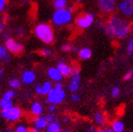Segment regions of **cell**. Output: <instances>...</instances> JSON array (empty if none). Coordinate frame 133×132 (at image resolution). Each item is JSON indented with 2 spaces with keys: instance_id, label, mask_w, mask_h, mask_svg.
Wrapping results in <instances>:
<instances>
[{
  "instance_id": "obj_1",
  "label": "cell",
  "mask_w": 133,
  "mask_h": 132,
  "mask_svg": "<svg viewBox=\"0 0 133 132\" xmlns=\"http://www.w3.org/2000/svg\"><path fill=\"white\" fill-rule=\"evenodd\" d=\"M104 30L111 38L123 39L129 33V24L128 21L120 16L112 14L108 19L106 25H104Z\"/></svg>"
},
{
  "instance_id": "obj_2",
  "label": "cell",
  "mask_w": 133,
  "mask_h": 132,
  "mask_svg": "<svg viewBox=\"0 0 133 132\" xmlns=\"http://www.w3.org/2000/svg\"><path fill=\"white\" fill-rule=\"evenodd\" d=\"M34 32L38 39L46 44H51L54 42L53 29L48 24H39L38 25H36Z\"/></svg>"
},
{
  "instance_id": "obj_3",
  "label": "cell",
  "mask_w": 133,
  "mask_h": 132,
  "mask_svg": "<svg viewBox=\"0 0 133 132\" xmlns=\"http://www.w3.org/2000/svg\"><path fill=\"white\" fill-rule=\"evenodd\" d=\"M72 19V13L68 10H57L53 14L52 20L57 25H62L69 23Z\"/></svg>"
},
{
  "instance_id": "obj_4",
  "label": "cell",
  "mask_w": 133,
  "mask_h": 132,
  "mask_svg": "<svg viewBox=\"0 0 133 132\" xmlns=\"http://www.w3.org/2000/svg\"><path fill=\"white\" fill-rule=\"evenodd\" d=\"M116 8L124 17L133 18V0H119Z\"/></svg>"
},
{
  "instance_id": "obj_5",
  "label": "cell",
  "mask_w": 133,
  "mask_h": 132,
  "mask_svg": "<svg viewBox=\"0 0 133 132\" xmlns=\"http://www.w3.org/2000/svg\"><path fill=\"white\" fill-rule=\"evenodd\" d=\"M1 116L5 120L9 121V122H16L20 119L22 115H23V111L20 108L18 107H11L8 109H4L1 110Z\"/></svg>"
},
{
  "instance_id": "obj_6",
  "label": "cell",
  "mask_w": 133,
  "mask_h": 132,
  "mask_svg": "<svg viewBox=\"0 0 133 132\" xmlns=\"http://www.w3.org/2000/svg\"><path fill=\"white\" fill-rule=\"evenodd\" d=\"M65 96H66V94L62 89L52 88V90L47 94V102L51 105L61 104L64 100Z\"/></svg>"
},
{
  "instance_id": "obj_7",
  "label": "cell",
  "mask_w": 133,
  "mask_h": 132,
  "mask_svg": "<svg viewBox=\"0 0 133 132\" xmlns=\"http://www.w3.org/2000/svg\"><path fill=\"white\" fill-rule=\"evenodd\" d=\"M94 22H95V16L92 15V13H80L79 15L76 18V25L80 29L89 28L92 25Z\"/></svg>"
},
{
  "instance_id": "obj_8",
  "label": "cell",
  "mask_w": 133,
  "mask_h": 132,
  "mask_svg": "<svg viewBox=\"0 0 133 132\" xmlns=\"http://www.w3.org/2000/svg\"><path fill=\"white\" fill-rule=\"evenodd\" d=\"M5 45H6V49H8L10 52H11L13 54H20L24 50L23 44L18 43V42H16L15 40H13L11 38H9L6 40Z\"/></svg>"
},
{
  "instance_id": "obj_9",
  "label": "cell",
  "mask_w": 133,
  "mask_h": 132,
  "mask_svg": "<svg viewBox=\"0 0 133 132\" xmlns=\"http://www.w3.org/2000/svg\"><path fill=\"white\" fill-rule=\"evenodd\" d=\"M101 11L104 13H111L116 8V0H97Z\"/></svg>"
},
{
  "instance_id": "obj_10",
  "label": "cell",
  "mask_w": 133,
  "mask_h": 132,
  "mask_svg": "<svg viewBox=\"0 0 133 132\" xmlns=\"http://www.w3.org/2000/svg\"><path fill=\"white\" fill-rule=\"evenodd\" d=\"M80 83V74H79V68L76 67L73 69V74H72V79L69 84V90L72 93H76L79 88Z\"/></svg>"
},
{
  "instance_id": "obj_11",
  "label": "cell",
  "mask_w": 133,
  "mask_h": 132,
  "mask_svg": "<svg viewBox=\"0 0 133 132\" xmlns=\"http://www.w3.org/2000/svg\"><path fill=\"white\" fill-rule=\"evenodd\" d=\"M57 69L59 70V72L61 73V75L62 76H70L73 74V68L67 63H65L64 61H62V60L59 61Z\"/></svg>"
},
{
  "instance_id": "obj_12",
  "label": "cell",
  "mask_w": 133,
  "mask_h": 132,
  "mask_svg": "<svg viewBox=\"0 0 133 132\" xmlns=\"http://www.w3.org/2000/svg\"><path fill=\"white\" fill-rule=\"evenodd\" d=\"M33 124L34 127L39 129L41 131L42 129H44L46 128L47 124H48V121L46 119L45 116H43V115H39V116H36L33 120Z\"/></svg>"
},
{
  "instance_id": "obj_13",
  "label": "cell",
  "mask_w": 133,
  "mask_h": 132,
  "mask_svg": "<svg viewBox=\"0 0 133 132\" xmlns=\"http://www.w3.org/2000/svg\"><path fill=\"white\" fill-rule=\"evenodd\" d=\"M52 90V83L50 81H45L43 85H37L35 87V91L38 94L44 95L48 94V93Z\"/></svg>"
},
{
  "instance_id": "obj_14",
  "label": "cell",
  "mask_w": 133,
  "mask_h": 132,
  "mask_svg": "<svg viewBox=\"0 0 133 132\" xmlns=\"http://www.w3.org/2000/svg\"><path fill=\"white\" fill-rule=\"evenodd\" d=\"M36 79V75L34 72L32 71H25L22 75V82L25 84H31L35 81Z\"/></svg>"
},
{
  "instance_id": "obj_15",
  "label": "cell",
  "mask_w": 133,
  "mask_h": 132,
  "mask_svg": "<svg viewBox=\"0 0 133 132\" xmlns=\"http://www.w3.org/2000/svg\"><path fill=\"white\" fill-rule=\"evenodd\" d=\"M47 75L52 80L54 81L59 82L62 79V76L61 75V73L59 72V70L57 68H54V67H51L47 70Z\"/></svg>"
},
{
  "instance_id": "obj_16",
  "label": "cell",
  "mask_w": 133,
  "mask_h": 132,
  "mask_svg": "<svg viewBox=\"0 0 133 132\" xmlns=\"http://www.w3.org/2000/svg\"><path fill=\"white\" fill-rule=\"evenodd\" d=\"M30 111H31V113L33 115H35V116L42 115V113L44 111L43 105H42L40 102H34V103H32V105H31Z\"/></svg>"
},
{
  "instance_id": "obj_17",
  "label": "cell",
  "mask_w": 133,
  "mask_h": 132,
  "mask_svg": "<svg viewBox=\"0 0 133 132\" xmlns=\"http://www.w3.org/2000/svg\"><path fill=\"white\" fill-rule=\"evenodd\" d=\"M45 129H46V132H61L62 127H61L59 121H57V122L48 123Z\"/></svg>"
},
{
  "instance_id": "obj_18",
  "label": "cell",
  "mask_w": 133,
  "mask_h": 132,
  "mask_svg": "<svg viewBox=\"0 0 133 132\" xmlns=\"http://www.w3.org/2000/svg\"><path fill=\"white\" fill-rule=\"evenodd\" d=\"M111 130L112 132H123L125 129V126H124V123L120 120H116L112 123L111 124Z\"/></svg>"
},
{
  "instance_id": "obj_19",
  "label": "cell",
  "mask_w": 133,
  "mask_h": 132,
  "mask_svg": "<svg viewBox=\"0 0 133 132\" xmlns=\"http://www.w3.org/2000/svg\"><path fill=\"white\" fill-rule=\"evenodd\" d=\"M13 107V103L11 100H7V99H0V109L1 110H4V109H8L10 108Z\"/></svg>"
},
{
  "instance_id": "obj_20",
  "label": "cell",
  "mask_w": 133,
  "mask_h": 132,
  "mask_svg": "<svg viewBox=\"0 0 133 132\" xmlns=\"http://www.w3.org/2000/svg\"><path fill=\"white\" fill-rule=\"evenodd\" d=\"M78 55H79V58L82 60H88L92 56V51L89 48H82L78 52Z\"/></svg>"
},
{
  "instance_id": "obj_21",
  "label": "cell",
  "mask_w": 133,
  "mask_h": 132,
  "mask_svg": "<svg viewBox=\"0 0 133 132\" xmlns=\"http://www.w3.org/2000/svg\"><path fill=\"white\" fill-rule=\"evenodd\" d=\"M67 5V0H55L54 1V7L57 10H63Z\"/></svg>"
},
{
  "instance_id": "obj_22",
  "label": "cell",
  "mask_w": 133,
  "mask_h": 132,
  "mask_svg": "<svg viewBox=\"0 0 133 132\" xmlns=\"http://www.w3.org/2000/svg\"><path fill=\"white\" fill-rule=\"evenodd\" d=\"M9 84H10V86L12 88V89H19L21 86V82L19 79L17 78H11L10 79V81H9Z\"/></svg>"
},
{
  "instance_id": "obj_23",
  "label": "cell",
  "mask_w": 133,
  "mask_h": 132,
  "mask_svg": "<svg viewBox=\"0 0 133 132\" xmlns=\"http://www.w3.org/2000/svg\"><path fill=\"white\" fill-rule=\"evenodd\" d=\"M95 122L98 124V126H101V124H104V116H103L102 113L100 112H96L95 114Z\"/></svg>"
},
{
  "instance_id": "obj_24",
  "label": "cell",
  "mask_w": 133,
  "mask_h": 132,
  "mask_svg": "<svg viewBox=\"0 0 133 132\" xmlns=\"http://www.w3.org/2000/svg\"><path fill=\"white\" fill-rule=\"evenodd\" d=\"M62 50L63 52H72V51H78V49L74 47V46L70 44V43H66L62 46Z\"/></svg>"
},
{
  "instance_id": "obj_25",
  "label": "cell",
  "mask_w": 133,
  "mask_h": 132,
  "mask_svg": "<svg viewBox=\"0 0 133 132\" xmlns=\"http://www.w3.org/2000/svg\"><path fill=\"white\" fill-rule=\"evenodd\" d=\"M15 96V93L13 90H10V91H7L3 95V98L7 99V100H11L13 97Z\"/></svg>"
},
{
  "instance_id": "obj_26",
  "label": "cell",
  "mask_w": 133,
  "mask_h": 132,
  "mask_svg": "<svg viewBox=\"0 0 133 132\" xmlns=\"http://www.w3.org/2000/svg\"><path fill=\"white\" fill-rule=\"evenodd\" d=\"M8 57V52L6 49L5 46H3L2 44H0V60H5Z\"/></svg>"
},
{
  "instance_id": "obj_27",
  "label": "cell",
  "mask_w": 133,
  "mask_h": 132,
  "mask_svg": "<svg viewBox=\"0 0 133 132\" xmlns=\"http://www.w3.org/2000/svg\"><path fill=\"white\" fill-rule=\"evenodd\" d=\"M127 53L128 56L133 55V38H131L128 42V47H127Z\"/></svg>"
},
{
  "instance_id": "obj_28",
  "label": "cell",
  "mask_w": 133,
  "mask_h": 132,
  "mask_svg": "<svg viewBox=\"0 0 133 132\" xmlns=\"http://www.w3.org/2000/svg\"><path fill=\"white\" fill-rule=\"evenodd\" d=\"M39 54L43 57H49L51 56V50L50 49H47V48H44V49H41V50L39 51Z\"/></svg>"
},
{
  "instance_id": "obj_29",
  "label": "cell",
  "mask_w": 133,
  "mask_h": 132,
  "mask_svg": "<svg viewBox=\"0 0 133 132\" xmlns=\"http://www.w3.org/2000/svg\"><path fill=\"white\" fill-rule=\"evenodd\" d=\"M14 132H28V128L23 124H20V126H17L14 129Z\"/></svg>"
},
{
  "instance_id": "obj_30",
  "label": "cell",
  "mask_w": 133,
  "mask_h": 132,
  "mask_svg": "<svg viewBox=\"0 0 133 132\" xmlns=\"http://www.w3.org/2000/svg\"><path fill=\"white\" fill-rule=\"evenodd\" d=\"M46 117V119L48 121V123H53V122H57L58 121V118L56 117V115L54 114V113H49Z\"/></svg>"
},
{
  "instance_id": "obj_31",
  "label": "cell",
  "mask_w": 133,
  "mask_h": 132,
  "mask_svg": "<svg viewBox=\"0 0 133 132\" xmlns=\"http://www.w3.org/2000/svg\"><path fill=\"white\" fill-rule=\"evenodd\" d=\"M120 94V89L118 88V87H115V88H113L112 91H111V95L112 97H117Z\"/></svg>"
},
{
  "instance_id": "obj_32",
  "label": "cell",
  "mask_w": 133,
  "mask_h": 132,
  "mask_svg": "<svg viewBox=\"0 0 133 132\" xmlns=\"http://www.w3.org/2000/svg\"><path fill=\"white\" fill-rule=\"evenodd\" d=\"M132 76H133V71L131 70V71L128 72V73L125 75V76H124V80H129V79H131Z\"/></svg>"
},
{
  "instance_id": "obj_33",
  "label": "cell",
  "mask_w": 133,
  "mask_h": 132,
  "mask_svg": "<svg viewBox=\"0 0 133 132\" xmlns=\"http://www.w3.org/2000/svg\"><path fill=\"white\" fill-rule=\"evenodd\" d=\"M71 100L73 102H75V103H77V102H78L80 100V97L77 94H73L71 95Z\"/></svg>"
},
{
  "instance_id": "obj_34",
  "label": "cell",
  "mask_w": 133,
  "mask_h": 132,
  "mask_svg": "<svg viewBox=\"0 0 133 132\" xmlns=\"http://www.w3.org/2000/svg\"><path fill=\"white\" fill-rule=\"evenodd\" d=\"M6 4H7V0H0V12L5 9Z\"/></svg>"
},
{
  "instance_id": "obj_35",
  "label": "cell",
  "mask_w": 133,
  "mask_h": 132,
  "mask_svg": "<svg viewBox=\"0 0 133 132\" xmlns=\"http://www.w3.org/2000/svg\"><path fill=\"white\" fill-rule=\"evenodd\" d=\"M16 34H17L18 36H23L24 34H25V29H23L22 28H18V29H16Z\"/></svg>"
},
{
  "instance_id": "obj_36",
  "label": "cell",
  "mask_w": 133,
  "mask_h": 132,
  "mask_svg": "<svg viewBox=\"0 0 133 132\" xmlns=\"http://www.w3.org/2000/svg\"><path fill=\"white\" fill-rule=\"evenodd\" d=\"M56 105H50L48 108V112L49 113H54L55 110H56Z\"/></svg>"
},
{
  "instance_id": "obj_37",
  "label": "cell",
  "mask_w": 133,
  "mask_h": 132,
  "mask_svg": "<svg viewBox=\"0 0 133 132\" xmlns=\"http://www.w3.org/2000/svg\"><path fill=\"white\" fill-rule=\"evenodd\" d=\"M54 88H56V89H62V84L59 83V82H57L56 84H55V87Z\"/></svg>"
},
{
  "instance_id": "obj_38",
  "label": "cell",
  "mask_w": 133,
  "mask_h": 132,
  "mask_svg": "<svg viewBox=\"0 0 133 132\" xmlns=\"http://www.w3.org/2000/svg\"><path fill=\"white\" fill-rule=\"evenodd\" d=\"M28 132H40V130L35 127H30V128H28Z\"/></svg>"
},
{
  "instance_id": "obj_39",
  "label": "cell",
  "mask_w": 133,
  "mask_h": 132,
  "mask_svg": "<svg viewBox=\"0 0 133 132\" xmlns=\"http://www.w3.org/2000/svg\"><path fill=\"white\" fill-rule=\"evenodd\" d=\"M88 132H96V129L94 127H90L88 128Z\"/></svg>"
},
{
  "instance_id": "obj_40",
  "label": "cell",
  "mask_w": 133,
  "mask_h": 132,
  "mask_svg": "<svg viewBox=\"0 0 133 132\" xmlns=\"http://www.w3.org/2000/svg\"><path fill=\"white\" fill-rule=\"evenodd\" d=\"M3 30H4V25H3V23L0 20V32H2Z\"/></svg>"
},
{
  "instance_id": "obj_41",
  "label": "cell",
  "mask_w": 133,
  "mask_h": 132,
  "mask_svg": "<svg viewBox=\"0 0 133 132\" xmlns=\"http://www.w3.org/2000/svg\"><path fill=\"white\" fill-rule=\"evenodd\" d=\"M104 131L105 132H112V130H111V128H110V127H106V128H104Z\"/></svg>"
},
{
  "instance_id": "obj_42",
  "label": "cell",
  "mask_w": 133,
  "mask_h": 132,
  "mask_svg": "<svg viewBox=\"0 0 133 132\" xmlns=\"http://www.w3.org/2000/svg\"><path fill=\"white\" fill-rule=\"evenodd\" d=\"M6 132H14V130H13L11 127H8V128H7V130H6Z\"/></svg>"
},
{
  "instance_id": "obj_43",
  "label": "cell",
  "mask_w": 133,
  "mask_h": 132,
  "mask_svg": "<svg viewBox=\"0 0 133 132\" xmlns=\"http://www.w3.org/2000/svg\"><path fill=\"white\" fill-rule=\"evenodd\" d=\"M129 30L133 32V22L131 24H129Z\"/></svg>"
},
{
  "instance_id": "obj_44",
  "label": "cell",
  "mask_w": 133,
  "mask_h": 132,
  "mask_svg": "<svg viewBox=\"0 0 133 132\" xmlns=\"http://www.w3.org/2000/svg\"><path fill=\"white\" fill-rule=\"evenodd\" d=\"M61 132H70L69 129H67V128H64V129H62L61 130Z\"/></svg>"
},
{
  "instance_id": "obj_45",
  "label": "cell",
  "mask_w": 133,
  "mask_h": 132,
  "mask_svg": "<svg viewBox=\"0 0 133 132\" xmlns=\"http://www.w3.org/2000/svg\"><path fill=\"white\" fill-rule=\"evenodd\" d=\"M2 75H3V70H1V69H0V78H1Z\"/></svg>"
},
{
  "instance_id": "obj_46",
  "label": "cell",
  "mask_w": 133,
  "mask_h": 132,
  "mask_svg": "<svg viewBox=\"0 0 133 132\" xmlns=\"http://www.w3.org/2000/svg\"><path fill=\"white\" fill-rule=\"evenodd\" d=\"M63 121L64 122H67V121H68V118H67V117H63Z\"/></svg>"
},
{
  "instance_id": "obj_47",
  "label": "cell",
  "mask_w": 133,
  "mask_h": 132,
  "mask_svg": "<svg viewBox=\"0 0 133 132\" xmlns=\"http://www.w3.org/2000/svg\"><path fill=\"white\" fill-rule=\"evenodd\" d=\"M96 132H105V131H104V129H98L96 130Z\"/></svg>"
},
{
  "instance_id": "obj_48",
  "label": "cell",
  "mask_w": 133,
  "mask_h": 132,
  "mask_svg": "<svg viewBox=\"0 0 133 132\" xmlns=\"http://www.w3.org/2000/svg\"><path fill=\"white\" fill-rule=\"evenodd\" d=\"M76 1H77V2H81L82 0H76Z\"/></svg>"
},
{
  "instance_id": "obj_49",
  "label": "cell",
  "mask_w": 133,
  "mask_h": 132,
  "mask_svg": "<svg viewBox=\"0 0 133 132\" xmlns=\"http://www.w3.org/2000/svg\"><path fill=\"white\" fill-rule=\"evenodd\" d=\"M128 132H133V131H128Z\"/></svg>"
},
{
  "instance_id": "obj_50",
  "label": "cell",
  "mask_w": 133,
  "mask_h": 132,
  "mask_svg": "<svg viewBox=\"0 0 133 132\" xmlns=\"http://www.w3.org/2000/svg\"><path fill=\"white\" fill-rule=\"evenodd\" d=\"M0 132H2V131H1V130H0Z\"/></svg>"
}]
</instances>
